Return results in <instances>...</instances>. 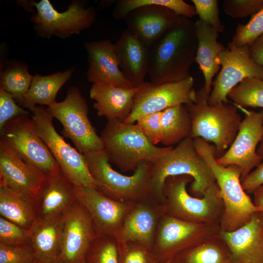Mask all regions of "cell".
Masks as SVG:
<instances>
[{
	"instance_id": "8992f818",
	"label": "cell",
	"mask_w": 263,
	"mask_h": 263,
	"mask_svg": "<svg viewBox=\"0 0 263 263\" xmlns=\"http://www.w3.org/2000/svg\"><path fill=\"white\" fill-rule=\"evenodd\" d=\"M192 181L188 175L169 176L165 180L162 192L166 214L194 223L220 225L224 208L216 182L200 198L187 190L188 185Z\"/></svg>"
},
{
	"instance_id": "2e32d148",
	"label": "cell",
	"mask_w": 263,
	"mask_h": 263,
	"mask_svg": "<svg viewBox=\"0 0 263 263\" xmlns=\"http://www.w3.org/2000/svg\"><path fill=\"white\" fill-rule=\"evenodd\" d=\"M244 114L237 135L229 149L216 161L224 166L236 165L242 171L241 182L263 158L257 152L263 136V109L259 112L237 107Z\"/></svg>"
},
{
	"instance_id": "d6a6232c",
	"label": "cell",
	"mask_w": 263,
	"mask_h": 263,
	"mask_svg": "<svg viewBox=\"0 0 263 263\" xmlns=\"http://www.w3.org/2000/svg\"><path fill=\"white\" fill-rule=\"evenodd\" d=\"M33 76L25 66H12L1 73L0 89L10 94L19 103L28 91Z\"/></svg>"
},
{
	"instance_id": "681fc988",
	"label": "cell",
	"mask_w": 263,
	"mask_h": 263,
	"mask_svg": "<svg viewBox=\"0 0 263 263\" xmlns=\"http://www.w3.org/2000/svg\"><path fill=\"white\" fill-rule=\"evenodd\" d=\"M159 263H174L172 262H159Z\"/></svg>"
},
{
	"instance_id": "4dcf8cb0",
	"label": "cell",
	"mask_w": 263,
	"mask_h": 263,
	"mask_svg": "<svg viewBox=\"0 0 263 263\" xmlns=\"http://www.w3.org/2000/svg\"><path fill=\"white\" fill-rule=\"evenodd\" d=\"M163 132L161 143L167 147L178 144L190 136L191 121L184 105L168 108L162 111Z\"/></svg>"
},
{
	"instance_id": "ffe728a7",
	"label": "cell",
	"mask_w": 263,
	"mask_h": 263,
	"mask_svg": "<svg viewBox=\"0 0 263 263\" xmlns=\"http://www.w3.org/2000/svg\"><path fill=\"white\" fill-rule=\"evenodd\" d=\"M46 176L0 139V186L35 199Z\"/></svg>"
},
{
	"instance_id": "5b68a950",
	"label": "cell",
	"mask_w": 263,
	"mask_h": 263,
	"mask_svg": "<svg viewBox=\"0 0 263 263\" xmlns=\"http://www.w3.org/2000/svg\"><path fill=\"white\" fill-rule=\"evenodd\" d=\"M208 98L201 88L196 92V102L185 105L191 121L190 137L214 143L215 157L218 159L232 144L242 119L234 104L211 105Z\"/></svg>"
},
{
	"instance_id": "d590c367",
	"label": "cell",
	"mask_w": 263,
	"mask_h": 263,
	"mask_svg": "<svg viewBox=\"0 0 263 263\" xmlns=\"http://www.w3.org/2000/svg\"><path fill=\"white\" fill-rule=\"evenodd\" d=\"M263 34V8L246 24L237 25L232 40L239 47L249 46Z\"/></svg>"
},
{
	"instance_id": "836d02e7",
	"label": "cell",
	"mask_w": 263,
	"mask_h": 263,
	"mask_svg": "<svg viewBox=\"0 0 263 263\" xmlns=\"http://www.w3.org/2000/svg\"><path fill=\"white\" fill-rule=\"evenodd\" d=\"M86 263H120L119 244L114 236L98 235L86 256Z\"/></svg>"
},
{
	"instance_id": "9a60e30c",
	"label": "cell",
	"mask_w": 263,
	"mask_h": 263,
	"mask_svg": "<svg viewBox=\"0 0 263 263\" xmlns=\"http://www.w3.org/2000/svg\"><path fill=\"white\" fill-rule=\"evenodd\" d=\"M32 4L37 9L32 20L37 33L43 38L55 35L65 38L78 34L89 28L95 19V10L85 8L76 0L72 1L67 10L62 12L55 9L49 0L32 1Z\"/></svg>"
},
{
	"instance_id": "4fadbf2b",
	"label": "cell",
	"mask_w": 263,
	"mask_h": 263,
	"mask_svg": "<svg viewBox=\"0 0 263 263\" xmlns=\"http://www.w3.org/2000/svg\"><path fill=\"white\" fill-rule=\"evenodd\" d=\"M196 99L194 79L191 76L179 81L158 85L145 82L140 85L131 112L123 122L133 124L142 116L175 106L189 105Z\"/></svg>"
},
{
	"instance_id": "ab89813d",
	"label": "cell",
	"mask_w": 263,
	"mask_h": 263,
	"mask_svg": "<svg viewBox=\"0 0 263 263\" xmlns=\"http://www.w3.org/2000/svg\"><path fill=\"white\" fill-rule=\"evenodd\" d=\"M0 243L6 244H29V230L0 216Z\"/></svg>"
},
{
	"instance_id": "8d00e7d4",
	"label": "cell",
	"mask_w": 263,
	"mask_h": 263,
	"mask_svg": "<svg viewBox=\"0 0 263 263\" xmlns=\"http://www.w3.org/2000/svg\"><path fill=\"white\" fill-rule=\"evenodd\" d=\"M0 263H38L30 244H6L0 243Z\"/></svg>"
},
{
	"instance_id": "f35d334b",
	"label": "cell",
	"mask_w": 263,
	"mask_h": 263,
	"mask_svg": "<svg viewBox=\"0 0 263 263\" xmlns=\"http://www.w3.org/2000/svg\"><path fill=\"white\" fill-rule=\"evenodd\" d=\"M223 10L233 19L253 16L263 8V0H224Z\"/></svg>"
},
{
	"instance_id": "d6986e66",
	"label": "cell",
	"mask_w": 263,
	"mask_h": 263,
	"mask_svg": "<svg viewBox=\"0 0 263 263\" xmlns=\"http://www.w3.org/2000/svg\"><path fill=\"white\" fill-rule=\"evenodd\" d=\"M164 205L150 195L136 202L115 238L119 244L135 242L153 247Z\"/></svg>"
},
{
	"instance_id": "f1b7e54d",
	"label": "cell",
	"mask_w": 263,
	"mask_h": 263,
	"mask_svg": "<svg viewBox=\"0 0 263 263\" xmlns=\"http://www.w3.org/2000/svg\"><path fill=\"white\" fill-rule=\"evenodd\" d=\"M230 250L220 231L177 254L174 263H229Z\"/></svg>"
},
{
	"instance_id": "4316f807",
	"label": "cell",
	"mask_w": 263,
	"mask_h": 263,
	"mask_svg": "<svg viewBox=\"0 0 263 263\" xmlns=\"http://www.w3.org/2000/svg\"><path fill=\"white\" fill-rule=\"evenodd\" d=\"M63 214L46 219L36 220L29 229L30 244L38 263L58 259L62 246Z\"/></svg>"
},
{
	"instance_id": "ee69618b",
	"label": "cell",
	"mask_w": 263,
	"mask_h": 263,
	"mask_svg": "<svg viewBox=\"0 0 263 263\" xmlns=\"http://www.w3.org/2000/svg\"><path fill=\"white\" fill-rule=\"evenodd\" d=\"M248 47L251 59L263 68V34Z\"/></svg>"
},
{
	"instance_id": "f6af8a7d",
	"label": "cell",
	"mask_w": 263,
	"mask_h": 263,
	"mask_svg": "<svg viewBox=\"0 0 263 263\" xmlns=\"http://www.w3.org/2000/svg\"><path fill=\"white\" fill-rule=\"evenodd\" d=\"M253 194V203L259 211L263 213V185L256 188Z\"/></svg>"
},
{
	"instance_id": "b9f144b4",
	"label": "cell",
	"mask_w": 263,
	"mask_h": 263,
	"mask_svg": "<svg viewBox=\"0 0 263 263\" xmlns=\"http://www.w3.org/2000/svg\"><path fill=\"white\" fill-rule=\"evenodd\" d=\"M16 103L10 94L0 89V131L11 120L23 115L30 114Z\"/></svg>"
},
{
	"instance_id": "3957f363",
	"label": "cell",
	"mask_w": 263,
	"mask_h": 263,
	"mask_svg": "<svg viewBox=\"0 0 263 263\" xmlns=\"http://www.w3.org/2000/svg\"><path fill=\"white\" fill-rule=\"evenodd\" d=\"M194 146L210 168L220 188L224 204L221 230L232 231L244 225L259 210L243 189L241 169L236 165L224 166L215 157V147L201 138H194Z\"/></svg>"
},
{
	"instance_id": "603a6c76",
	"label": "cell",
	"mask_w": 263,
	"mask_h": 263,
	"mask_svg": "<svg viewBox=\"0 0 263 263\" xmlns=\"http://www.w3.org/2000/svg\"><path fill=\"white\" fill-rule=\"evenodd\" d=\"M75 201L74 186L61 170L47 175L35 198L37 220L61 215Z\"/></svg>"
},
{
	"instance_id": "83f0119b",
	"label": "cell",
	"mask_w": 263,
	"mask_h": 263,
	"mask_svg": "<svg viewBox=\"0 0 263 263\" xmlns=\"http://www.w3.org/2000/svg\"><path fill=\"white\" fill-rule=\"evenodd\" d=\"M74 68L48 75L36 74L29 89L19 104L31 111L37 105L48 107L56 101V94L62 86L70 78Z\"/></svg>"
},
{
	"instance_id": "1f68e13d",
	"label": "cell",
	"mask_w": 263,
	"mask_h": 263,
	"mask_svg": "<svg viewBox=\"0 0 263 263\" xmlns=\"http://www.w3.org/2000/svg\"><path fill=\"white\" fill-rule=\"evenodd\" d=\"M227 97L237 107L263 109V79L245 78L229 92Z\"/></svg>"
},
{
	"instance_id": "7a4b0ae2",
	"label": "cell",
	"mask_w": 263,
	"mask_h": 263,
	"mask_svg": "<svg viewBox=\"0 0 263 263\" xmlns=\"http://www.w3.org/2000/svg\"><path fill=\"white\" fill-rule=\"evenodd\" d=\"M196 14L193 5L183 0H119L113 15L123 19L127 29L149 49L179 19Z\"/></svg>"
},
{
	"instance_id": "30bf717a",
	"label": "cell",
	"mask_w": 263,
	"mask_h": 263,
	"mask_svg": "<svg viewBox=\"0 0 263 263\" xmlns=\"http://www.w3.org/2000/svg\"><path fill=\"white\" fill-rule=\"evenodd\" d=\"M51 114L62 124L63 135L69 138L76 150L82 154L104 149L89 118V107L79 90L71 87L65 98L48 107Z\"/></svg>"
},
{
	"instance_id": "d4e9b609",
	"label": "cell",
	"mask_w": 263,
	"mask_h": 263,
	"mask_svg": "<svg viewBox=\"0 0 263 263\" xmlns=\"http://www.w3.org/2000/svg\"><path fill=\"white\" fill-rule=\"evenodd\" d=\"M140 86L126 88L112 85L93 84L90 91L98 116L124 122L130 115L134 96Z\"/></svg>"
},
{
	"instance_id": "6da1fadb",
	"label": "cell",
	"mask_w": 263,
	"mask_h": 263,
	"mask_svg": "<svg viewBox=\"0 0 263 263\" xmlns=\"http://www.w3.org/2000/svg\"><path fill=\"white\" fill-rule=\"evenodd\" d=\"M194 22L181 16L149 49L150 83L158 85L177 82L190 76L189 71L195 61L198 45Z\"/></svg>"
},
{
	"instance_id": "cb8c5ba5",
	"label": "cell",
	"mask_w": 263,
	"mask_h": 263,
	"mask_svg": "<svg viewBox=\"0 0 263 263\" xmlns=\"http://www.w3.org/2000/svg\"><path fill=\"white\" fill-rule=\"evenodd\" d=\"M114 46L119 66L125 78L134 87L141 85L149 72V49L127 28Z\"/></svg>"
},
{
	"instance_id": "7402d4cb",
	"label": "cell",
	"mask_w": 263,
	"mask_h": 263,
	"mask_svg": "<svg viewBox=\"0 0 263 263\" xmlns=\"http://www.w3.org/2000/svg\"><path fill=\"white\" fill-rule=\"evenodd\" d=\"M231 261L263 263V213H254L244 225L232 231H220Z\"/></svg>"
},
{
	"instance_id": "e0dca14e",
	"label": "cell",
	"mask_w": 263,
	"mask_h": 263,
	"mask_svg": "<svg viewBox=\"0 0 263 263\" xmlns=\"http://www.w3.org/2000/svg\"><path fill=\"white\" fill-rule=\"evenodd\" d=\"M62 246L58 259L63 263H83L98 235L90 214L76 200L63 214Z\"/></svg>"
},
{
	"instance_id": "bcb514c9",
	"label": "cell",
	"mask_w": 263,
	"mask_h": 263,
	"mask_svg": "<svg viewBox=\"0 0 263 263\" xmlns=\"http://www.w3.org/2000/svg\"><path fill=\"white\" fill-rule=\"evenodd\" d=\"M257 153L263 158V136L257 150Z\"/></svg>"
},
{
	"instance_id": "52a82bcc",
	"label": "cell",
	"mask_w": 263,
	"mask_h": 263,
	"mask_svg": "<svg viewBox=\"0 0 263 263\" xmlns=\"http://www.w3.org/2000/svg\"><path fill=\"white\" fill-rule=\"evenodd\" d=\"M100 137L110 162L124 172L135 170L143 161L155 162L172 147H157L136 124L118 119L108 120Z\"/></svg>"
},
{
	"instance_id": "277c9868",
	"label": "cell",
	"mask_w": 263,
	"mask_h": 263,
	"mask_svg": "<svg viewBox=\"0 0 263 263\" xmlns=\"http://www.w3.org/2000/svg\"><path fill=\"white\" fill-rule=\"evenodd\" d=\"M193 140L190 137L185 139L152 163L150 195L163 204V187L169 176H191L193 181L190 185L189 193L197 197H202L206 189L216 182L210 168L196 151Z\"/></svg>"
},
{
	"instance_id": "ba28073f",
	"label": "cell",
	"mask_w": 263,
	"mask_h": 263,
	"mask_svg": "<svg viewBox=\"0 0 263 263\" xmlns=\"http://www.w3.org/2000/svg\"><path fill=\"white\" fill-rule=\"evenodd\" d=\"M97 189L107 197L123 202H137L150 195L152 163L141 162L131 176L113 169L104 149L83 154Z\"/></svg>"
},
{
	"instance_id": "ac0fdd59",
	"label": "cell",
	"mask_w": 263,
	"mask_h": 263,
	"mask_svg": "<svg viewBox=\"0 0 263 263\" xmlns=\"http://www.w3.org/2000/svg\"><path fill=\"white\" fill-rule=\"evenodd\" d=\"M76 200L90 214L98 235L114 236L136 202H123L111 199L97 188L74 186Z\"/></svg>"
},
{
	"instance_id": "c3c4849f",
	"label": "cell",
	"mask_w": 263,
	"mask_h": 263,
	"mask_svg": "<svg viewBox=\"0 0 263 263\" xmlns=\"http://www.w3.org/2000/svg\"><path fill=\"white\" fill-rule=\"evenodd\" d=\"M229 263H248L242 262H233V261H231Z\"/></svg>"
},
{
	"instance_id": "7c38bea8",
	"label": "cell",
	"mask_w": 263,
	"mask_h": 263,
	"mask_svg": "<svg viewBox=\"0 0 263 263\" xmlns=\"http://www.w3.org/2000/svg\"><path fill=\"white\" fill-rule=\"evenodd\" d=\"M220 231V225L194 223L166 213L159 222L153 248L159 262H171L179 252Z\"/></svg>"
},
{
	"instance_id": "9c48e42d",
	"label": "cell",
	"mask_w": 263,
	"mask_h": 263,
	"mask_svg": "<svg viewBox=\"0 0 263 263\" xmlns=\"http://www.w3.org/2000/svg\"><path fill=\"white\" fill-rule=\"evenodd\" d=\"M30 111L37 132L69 181L74 186L97 188L84 154L67 143L57 133L48 108L37 105Z\"/></svg>"
},
{
	"instance_id": "7bdbcfd3",
	"label": "cell",
	"mask_w": 263,
	"mask_h": 263,
	"mask_svg": "<svg viewBox=\"0 0 263 263\" xmlns=\"http://www.w3.org/2000/svg\"><path fill=\"white\" fill-rule=\"evenodd\" d=\"M242 186L247 194H251L263 185V159L256 169L251 172L242 182Z\"/></svg>"
},
{
	"instance_id": "f907efd6",
	"label": "cell",
	"mask_w": 263,
	"mask_h": 263,
	"mask_svg": "<svg viewBox=\"0 0 263 263\" xmlns=\"http://www.w3.org/2000/svg\"><path fill=\"white\" fill-rule=\"evenodd\" d=\"M85 263V262H84V263Z\"/></svg>"
},
{
	"instance_id": "484cf974",
	"label": "cell",
	"mask_w": 263,
	"mask_h": 263,
	"mask_svg": "<svg viewBox=\"0 0 263 263\" xmlns=\"http://www.w3.org/2000/svg\"><path fill=\"white\" fill-rule=\"evenodd\" d=\"M194 29L197 40L195 61L202 72L205 84L202 88L209 96L213 78L220 69L216 62L219 54L225 48L218 41L219 32L200 19L194 22Z\"/></svg>"
},
{
	"instance_id": "e575fe53",
	"label": "cell",
	"mask_w": 263,
	"mask_h": 263,
	"mask_svg": "<svg viewBox=\"0 0 263 263\" xmlns=\"http://www.w3.org/2000/svg\"><path fill=\"white\" fill-rule=\"evenodd\" d=\"M119 244L120 263H159L152 246L135 242Z\"/></svg>"
},
{
	"instance_id": "7dc6e473",
	"label": "cell",
	"mask_w": 263,
	"mask_h": 263,
	"mask_svg": "<svg viewBox=\"0 0 263 263\" xmlns=\"http://www.w3.org/2000/svg\"><path fill=\"white\" fill-rule=\"evenodd\" d=\"M47 263H63L59 259H56Z\"/></svg>"
},
{
	"instance_id": "60d3db41",
	"label": "cell",
	"mask_w": 263,
	"mask_h": 263,
	"mask_svg": "<svg viewBox=\"0 0 263 263\" xmlns=\"http://www.w3.org/2000/svg\"><path fill=\"white\" fill-rule=\"evenodd\" d=\"M162 112L148 114L139 117L136 124L154 145L161 143L163 132L161 123Z\"/></svg>"
},
{
	"instance_id": "8fae6325",
	"label": "cell",
	"mask_w": 263,
	"mask_h": 263,
	"mask_svg": "<svg viewBox=\"0 0 263 263\" xmlns=\"http://www.w3.org/2000/svg\"><path fill=\"white\" fill-rule=\"evenodd\" d=\"M0 132V140L23 160L46 175L61 170L37 132L31 115H23L11 120Z\"/></svg>"
},
{
	"instance_id": "f546056e",
	"label": "cell",
	"mask_w": 263,
	"mask_h": 263,
	"mask_svg": "<svg viewBox=\"0 0 263 263\" xmlns=\"http://www.w3.org/2000/svg\"><path fill=\"white\" fill-rule=\"evenodd\" d=\"M0 215L29 230L37 220L35 199L0 186Z\"/></svg>"
},
{
	"instance_id": "5bb4252c",
	"label": "cell",
	"mask_w": 263,
	"mask_h": 263,
	"mask_svg": "<svg viewBox=\"0 0 263 263\" xmlns=\"http://www.w3.org/2000/svg\"><path fill=\"white\" fill-rule=\"evenodd\" d=\"M221 70L213 82L209 105L229 103V92L244 79L254 77L263 79V68L250 58L248 46H237L232 40L216 58Z\"/></svg>"
},
{
	"instance_id": "74e56055",
	"label": "cell",
	"mask_w": 263,
	"mask_h": 263,
	"mask_svg": "<svg viewBox=\"0 0 263 263\" xmlns=\"http://www.w3.org/2000/svg\"><path fill=\"white\" fill-rule=\"evenodd\" d=\"M195 7L196 14L200 20L215 29L223 33L225 26L219 17L218 1L217 0H191Z\"/></svg>"
},
{
	"instance_id": "44dd1931",
	"label": "cell",
	"mask_w": 263,
	"mask_h": 263,
	"mask_svg": "<svg viewBox=\"0 0 263 263\" xmlns=\"http://www.w3.org/2000/svg\"><path fill=\"white\" fill-rule=\"evenodd\" d=\"M85 48L89 64L87 76L90 82L126 88L134 87L120 69L114 44L109 40L87 42Z\"/></svg>"
}]
</instances>
